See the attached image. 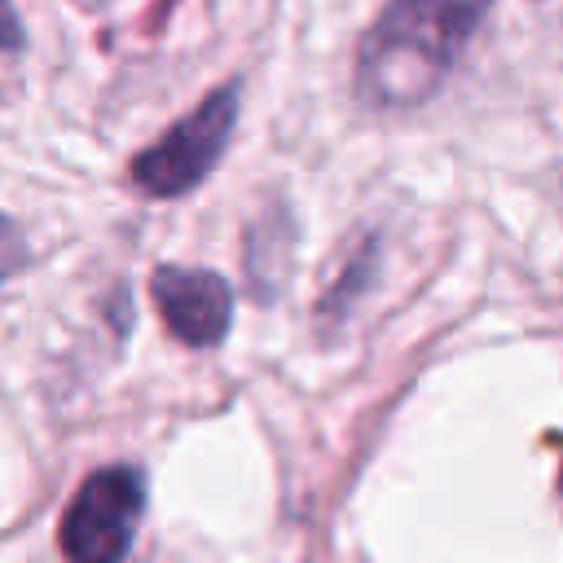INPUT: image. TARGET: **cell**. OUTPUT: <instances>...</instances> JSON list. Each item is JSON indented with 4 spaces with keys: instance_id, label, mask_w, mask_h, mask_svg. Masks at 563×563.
<instances>
[{
    "instance_id": "obj_1",
    "label": "cell",
    "mask_w": 563,
    "mask_h": 563,
    "mask_svg": "<svg viewBox=\"0 0 563 563\" xmlns=\"http://www.w3.org/2000/svg\"><path fill=\"white\" fill-rule=\"evenodd\" d=\"M493 0H387L356 48V101L413 110L440 92Z\"/></svg>"
},
{
    "instance_id": "obj_5",
    "label": "cell",
    "mask_w": 563,
    "mask_h": 563,
    "mask_svg": "<svg viewBox=\"0 0 563 563\" xmlns=\"http://www.w3.org/2000/svg\"><path fill=\"white\" fill-rule=\"evenodd\" d=\"M369 273H374V242H365L352 260H347V268L339 273V282L325 290V299H321V321H339L347 308H352V299L365 290V282H369Z\"/></svg>"
},
{
    "instance_id": "obj_8",
    "label": "cell",
    "mask_w": 563,
    "mask_h": 563,
    "mask_svg": "<svg viewBox=\"0 0 563 563\" xmlns=\"http://www.w3.org/2000/svg\"><path fill=\"white\" fill-rule=\"evenodd\" d=\"M84 9H106V4H114V0H79Z\"/></svg>"
},
{
    "instance_id": "obj_6",
    "label": "cell",
    "mask_w": 563,
    "mask_h": 563,
    "mask_svg": "<svg viewBox=\"0 0 563 563\" xmlns=\"http://www.w3.org/2000/svg\"><path fill=\"white\" fill-rule=\"evenodd\" d=\"M26 268V242H22V229L0 211V282H9L13 273Z\"/></svg>"
},
{
    "instance_id": "obj_2",
    "label": "cell",
    "mask_w": 563,
    "mask_h": 563,
    "mask_svg": "<svg viewBox=\"0 0 563 563\" xmlns=\"http://www.w3.org/2000/svg\"><path fill=\"white\" fill-rule=\"evenodd\" d=\"M238 84H224L216 92H207L185 119H176L154 145H145L128 176L145 198H180L189 189H198L211 167L220 163V154L229 150L233 123H238Z\"/></svg>"
},
{
    "instance_id": "obj_7",
    "label": "cell",
    "mask_w": 563,
    "mask_h": 563,
    "mask_svg": "<svg viewBox=\"0 0 563 563\" xmlns=\"http://www.w3.org/2000/svg\"><path fill=\"white\" fill-rule=\"evenodd\" d=\"M22 44H26L22 18H18V9H13L9 0H0V53H18Z\"/></svg>"
},
{
    "instance_id": "obj_3",
    "label": "cell",
    "mask_w": 563,
    "mask_h": 563,
    "mask_svg": "<svg viewBox=\"0 0 563 563\" xmlns=\"http://www.w3.org/2000/svg\"><path fill=\"white\" fill-rule=\"evenodd\" d=\"M145 510V475L136 466H101L92 471L57 528V545L66 563H123Z\"/></svg>"
},
{
    "instance_id": "obj_4",
    "label": "cell",
    "mask_w": 563,
    "mask_h": 563,
    "mask_svg": "<svg viewBox=\"0 0 563 563\" xmlns=\"http://www.w3.org/2000/svg\"><path fill=\"white\" fill-rule=\"evenodd\" d=\"M154 308L167 334L185 347H220L233 321V290L211 268L189 264H158L150 277Z\"/></svg>"
}]
</instances>
